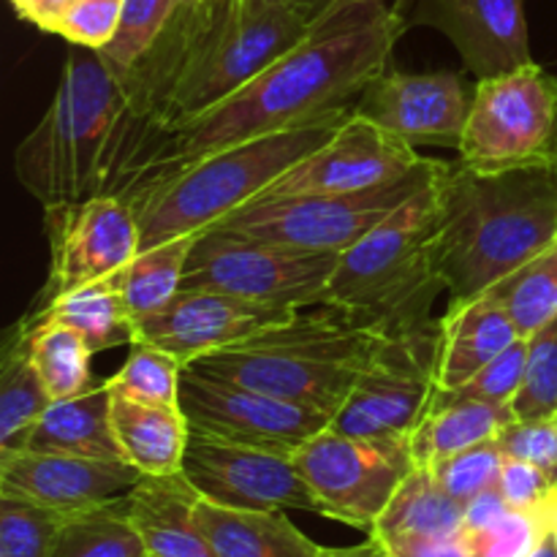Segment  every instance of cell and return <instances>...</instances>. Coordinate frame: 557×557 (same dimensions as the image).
<instances>
[{"label":"cell","mask_w":557,"mask_h":557,"mask_svg":"<svg viewBox=\"0 0 557 557\" xmlns=\"http://www.w3.org/2000/svg\"><path fill=\"white\" fill-rule=\"evenodd\" d=\"M406 30L403 16L386 0L341 5L243 90L172 128L166 156L147 185L223 147L297 128L337 109H354L364 87L389 69Z\"/></svg>","instance_id":"1"},{"label":"cell","mask_w":557,"mask_h":557,"mask_svg":"<svg viewBox=\"0 0 557 557\" xmlns=\"http://www.w3.org/2000/svg\"><path fill=\"white\" fill-rule=\"evenodd\" d=\"M172 131L139 109L96 49L65 58L41 123L16 145L14 172L44 207L98 196L131 201L161 166Z\"/></svg>","instance_id":"2"},{"label":"cell","mask_w":557,"mask_h":557,"mask_svg":"<svg viewBox=\"0 0 557 557\" xmlns=\"http://www.w3.org/2000/svg\"><path fill=\"white\" fill-rule=\"evenodd\" d=\"M315 20L250 0H183L141 63L120 79L169 131L210 112L297 47Z\"/></svg>","instance_id":"3"},{"label":"cell","mask_w":557,"mask_h":557,"mask_svg":"<svg viewBox=\"0 0 557 557\" xmlns=\"http://www.w3.org/2000/svg\"><path fill=\"white\" fill-rule=\"evenodd\" d=\"M557 239V161L504 174L451 163L444 177L438 264L449 299H471Z\"/></svg>","instance_id":"4"},{"label":"cell","mask_w":557,"mask_h":557,"mask_svg":"<svg viewBox=\"0 0 557 557\" xmlns=\"http://www.w3.org/2000/svg\"><path fill=\"white\" fill-rule=\"evenodd\" d=\"M446 161L411 199L357 245L337 256L326 305L357 324L397 337L433 326V305L446 281L438 264Z\"/></svg>","instance_id":"5"},{"label":"cell","mask_w":557,"mask_h":557,"mask_svg":"<svg viewBox=\"0 0 557 557\" xmlns=\"http://www.w3.org/2000/svg\"><path fill=\"white\" fill-rule=\"evenodd\" d=\"M384 343L379 330L313 305L185 368L335 417Z\"/></svg>","instance_id":"6"},{"label":"cell","mask_w":557,"mask_h":557,"mask_svg":"<svg viewBox=\"0 0 557 557\" xmlns=\"http://www.w3.org/2000/svg\"><path fill=\"white\" fill-rule=\"evenodd\" d=\"M348 114L351 109H337L297 128L223 147L147 185L128 201L139 218L141 250L207 232L259 199L277 177L326 145Z\"/></svg>","instance_id":"7"},{"label":"cell","mask_w":557,"mask_h":557,"mask_svg":"<svg viewBox=\"0 0 557 557\" xmlns=\"http://www.w3.org/2000/svg\"><path fill=\"white\" fill-rule=\"evenodd\" d=\"M555 161L557 76L531 60L476 79L457 163L476 174H504Z\"/></svg>","instance_id":"8"},{"label":"cell","mask_w":557,"mask_h":557,"mask_svg":"<svg viewBox=\"0 0 557 557\" xmlns=\"http://www.w3.org/2000/svg\"><path fill=\"white\" fill-rule=\"evenodd\" d=\"M444 163L428 158L406 177L357 194L259 196L215 226L264 243L341 256L411 199Z\"/></svg>","instance_id":"9"},{"label":"cell","mask_w":557,"mask_h":557,"mask_svg":"<svg viewBox=\"0 0 557 557\" xmlns=\"http://www.w3.org/2000/svg\"><path fill=\"white\" fill-rule=\"evenodd\" d=\"M337 253L288 248L212 226L199 234L180 292H221L272 308L326 305Z\"/></svg>","instance_id":"10"},{"label":"cell","mask_w":557,"mask_h":557,"mask_svg":"<svg viewBox=\"0 0 557 557\" xmlns=\"http://www.w3.org/2000/svg\"><path fill=\"white\" fill-rule=\"evenodd\" d=\"M321 506V517L370 536L408 473L417 468L411 438H359L326 428L294 451Z\"/></svg>","instance_id":"11"},{"label":"cell","mask_w":557,"mask_h":557,"mask_svg":"<svg viewBox=\"0 0 557 557\" xmlns=\"http://www.w3.org/2000/svg\"><path fill=\"white\" fill-rule=\"evenodd\" d=\"M438 321L386 337L330 428L359 438H411L438 397Z\"/></svg>","instance_id":"12"},{"label":"cell","mask_w":557,"mask_h":557,"mask_svg":"<svg viewBox=\"0 0 557 557\" xmlns=\"http://www.w3.org/2000/svg\"><path fill=\"white\" fill-rule=\"evenodd\" d=\"M183 476L201 498L226 509H299L321 515L319 500L294 466V457L234 444L199 430L188 435Z\"/></svg>","instance_id":"13"},{"label":"cell","mask_w":557,"mask_h":557,"mask_svg":"<svg viewBox=\"0 0 557 557\" xmlns=\"http://www.w3.org/2000/svg\"><path fill=\"white\" fill-rule=\"evenodd\" d=\"M44 226L52 259L47 283L33 299L36 305L112 277L141 250L139 218L117 196L44 207Z\"/></svg>","instance_id":"14"},{"label":"cell","mask_w":557,"mask_h":557,"mask_svg":"<svg viewBox=\"0 0 557 557\" xmlns=\"http://www.w3.org/2000/svg\"><path fill=\"white\" fill-rule=\"evenodd\" d=\"M180 411L190 430L288 457L332 422V417L315 408L207 379L188 368L180 381Z\"/></svg>","instance_id":"15"},{"label":"cell","mask_w":557,"mask_h":557,"mask_svg":"<svg viewBox=\"0 0 557 557\" xmlns=\"http://www.w3.org/2000/svg\"><path fill=\"white\" fill-rule=\"evenodd\" d=\"M424 161L428 156L417 147L351 109L326 145L288 169L261 196L357 194L406 177Z\"/></svg>","instance_id":"16"},{"label":"cell","mask_w":557,"mask_h":557,"mask_svg":"<svg viewBox=\"0 0 557 557\" xmlns=\"http://www.w3.org/2000/svg\"><path fill=\"white\" fill-rule=\"evenodd\" d=\"M471 103L473 90H468L466 79L455 71L406 74L389 65L354 101V112L411 147L435 145L457 150Z\"/></svg>","instance_id":"17"},{"label":"cell","mask_w":557,"mask_h":557,"mask_svg":"<svg viewBox=\"0 0 557 557\" xmlns=\"http://www.w3.org/2000/svg\"><path fill=\"white\" fill-rule=\"evenodd\" d=\"M406 27L444 33L476 79L531 63L525 0H395Z\"/></svg>","instance_id":"18"},{"label":"cell","mask_w":557,"mask_h":557,"mask_svg":"<svg viewBox=\"0 0 557 557\" xmlns=\"http://www.w3.org/2000/svg\"><path fill=\"white\" fill-rule=\"evenodd\" d=\"M297 310L272 308L221 292H177L166 308L136 324V343L174 354L183 364L243 343L288 321Z\"/></svg>","instance_id":"19"},{"label":"cell","mask_w":557,"mask_h":557,"mask_svg":"<svg viewBox=\"0 0 557 557\" xmlns=\"http://www.w3.org/2000/svg\"><path fill=\"white\" fill-rule=\"evenodd\" d=\"M145 476L125 460L0 449V498L58 511H82L123 498Z\"/></svg>","instance_id":"20"},{"label":"cell","mask_w":557,"mask_h":557,"mask_svg":"<svg viewBox=\"0 0 557 557\" xmlns=\"http://www.w3.org/2000/svg\"><path fill=\"white\" fill-rule=\"evenodd\" d=\"M520 337L515 321L490 294L449 299L446 313L438 319V395L460 392Z\"/></svg>","instance_id":"21"},{"label":"cell","mask_w":557,"mask_h":557,"mask_svg":"<svg viewBox=\"0 0 557 557\" xmlns=\"http://www.w3.org/2000/svg\"><path fill=\"white\" fill-rule=\"evenodd\" d=\"M201 495L180 473L141 476L125 495L128 517L150 557H215L196 520Z\"/></svg>","instance_id":"22"},{"label":"cell","mask_w":557,"mask_h":557,"mask_svg":"<svg viewBox=\"0 0 557 557\" xmlns=\"http://www.w3.org/2000/svg\"><path fill=\"white\" fill-rule=\"evenodd\" d=\"M196 520L215 557H321L324 547L305 536L286 511L226 509L199 498Z\"/></svg>","instance_id":"23"},{"label":"cell","mask_w":557,"mask_h":557,"mask_svg":"<svg viewBox=\"0 0 557 557\" xmlns=\"http://www.w3.org/2000/svg\"><path fill=\"white\" fill-rule=\"evenodd\" d=\"M109 406H112L109 379H101L82 395L52 400V406L30 430L25 449L96 457V460H123L114 441Z\"/></svg>","instance_id":"24"},{"label":"cell","mask_w":557,"mask_h":557,"mask_svg":"<svg viewBox=\"0 0 557 557\" xmlns=\"http://www.w3.org/2000/svg\"><path fill=\"white\" fill-rule=\"evenodd\" d=\"M109 413L114 441L125 462L139 468L145 476H169L183 471L190 424L180 408L150 406L112 392Z\"/></svg>","instance_id":"25"},{"label":"cell","mask_w":557,"mask_h":557,"mask_svg":"<svg viewBox=\"0 0 557 557\" xmlns=\"http://www.w3.org/2000/svg\"><path fill=\"white\" fill-rule=\"evenodd\" d=\"M515 419L511 406L468 395H438L411 435L413 460L417 466H433L468 446L498 438L500 430Z\"/></svg>","instance_id":"26"},{"label":"cell","mask_w":557,"mask_h":557,"mask_svg":"<svg viewBox=\"0 0 557 557\" xmlns=\"http://www.w3.org/2000/svg\"><path fill=\"white\" fill-rule=\"evenodd\" d=\"M25 319L58 321V324L71 326L85 337L92 354L136 343V321L125 305L123 294H120L114 275L87 283V286L74 288L69 294H60L44 305L33 302Z\"/></svg>","instance_id":"27"},{"label":"cell","mask_w":557,"mask_h":557,"mask_svg":"<svg viewBox=\"0 0 557 557\" xmlns=\"http://www.w3.org/2000/svg\"><path fill=\"white\" fill-rule=\"evenodd\" d=\"M25 321H16L3 335L0 354V449H25L30 430L41 413L52 406V395L44 386L30 359Z\"/></svg>","instance_id":"28"},{"label":"cell","mask_w":557,"mask_h":557,"mask_svg":"<svg viewBox=\"0 0 557 557\" xmlns=\"http://www.w3.org/2000/svg\"><path fill=\"white\" fill-rule=\"evenodd\" d=\"M466 504L451 498L428 466H417L389 500L370 536H462Z\"/></svg>","instance_id":"29"},{"label":"cell","mask_w":557,"mask_h":557,"mask_svg":"<svg viewBox=\"0 0 557 557\" xmlns=\"http://www.w3.org/2000/svg\"><path fill=\"white\" fill-rule=\"evenodd\" d=\"M196 239L199 234L152 245V248L139 250L123 270L114 272V281L136 324L172 302L174 294L183 286L185 264H188Z\"/></svg>","instance_id":"30"},{"label":"cell","mask_w":557,"mask_h":557,"mask_svg":"<svg viewBox=\"0 0 557 557\" xmlns=\"http://www.w3.org/2000/svg\"><path fill=\"white\" fill-rule=\"evenodd\" d=\"M22 321L30 332V359L52 400L82 395L101 381L92 373V351L79 332L58 321H27L25 315Z\"/></svg>","instance_id":"31"},{"label":"cell","mask_w":557,"mask_h":557,"mask_svg":"<svg viewBox=\"0 0 557 557\" xmlns=\"http://www.w3.org/2000/svg\"><path fill=\"white\" fill-rule=\"evenodd\" d=\"M52 557H147L145 542L128 517L125 495L92 509L71 511Z\"/></svg>","instance_id":"32"},{"label":"cell","mask_w":557,"mask_h":557,"mask_svg":"<svg viewBox=\"0 0 557 557\" xmlns=\"http://www.w3.org/2000/svg\"><path fill=\"white\" fill-rule=\"evenodd\" d=\"M482 294H490L509 313L522 337L553 324L557 321V239Z\"/></svg>","instance_id":"33"},{"label":"cell","mask_w":557,"mask_h":557,"mask_svg":"<svg viewBox=\"0 0 557 557\" xmlns=\"http://www.w3.org/2000/svg\"><path fill=\"white\" fill-rule=\"evenodd\" d=\"M180 3L183 0H123L117 33L107 47L96 49L103 65L117 79H125L161 38Z\"/></svg>","instance_id":"34"},{"label":"cell","mask_w":557,"mask_h":557,"mask_svg":"<svg viewBox=\"0 0 557 557\" xmlns=\"http://www.w3.org/2000/svg\"><path fill=\"white\" fill-rule=\"evenodd\" d=\"M183 370L185 364L174 354L150 346V343H134L123 368L109 375V386L114 395L131 397V400L180 408Z\"/></svg>","instance_id":"35"},{"label":"cell","mask_w":557,"mask_h":557,"mask_svg":"<svg viewBox=\"0 0 557 557\" xmlns=\"http://www.w3.org/2000/svg\"><path fill=\"white\" fill-rule=\"evenodd\" d=\"M71 511L0 498V557H52L54 542Z\"/></svg>","instance_id":"36"},{"label":"cell","mask_w":557,"mask_h":557,"mask_svg":"<svg viewBox=\"0 0 557 557\" xmlns=\"http://www.w3.org/2000/svg\"><path fill=\"white\" fill-rule=\"evenodd\" d=\"M553 504L509 509L493 525L466 533L471 557H531L553 533Z\"/></svg>","instance_id":"37"},{"label":"cell","mask_w":557,"mask_h":557,"mask_svg":"<svg viewBox=\"0 0 557 557\" xmlns=\"http://www.w3.org/2000/svg\"><path fill=\"white\" fill-rule=\"evenodd\" d=\"M506 455L500 451L498 441H484V444L468 446L457 455L444 457V460L428 466L433 471L435 482L446 490L455 500L468 504L476 495L498 487L500 468H504Z\"/></svg>","instance_id":"38"},{"label":"cell","mask_w":557,"mask_h":557,"mask_svg":"<svg viewBox=\"0 0 557 557\" xmlns=\"http://www.w3.org/2000/svg\"><path fill=\"white\" fill-rule=\"evenodd\" d=\"M511 411L517 419L557 413V321L528 337L525 381Z\"/></svg>","instance_id":"39"},{"label":"cell","mask_w":557,"mask_h":557,"mask_svg":"<svg viewBox=\"0 0 557 557\" xmlns=\"http://www.w3.org/2000/svg\"><path fill=\"white\" fill-rule=\"evenodd\" d=\"M495 441L506 457L531 462L557 482V413L515 419L500 430Z\"/></svg>","instance_id":"40"},{"label":"cell","mask_w":557,"mask_h":557,"mask_svg":"<svg viewBox=\"0 0 557 557\" xmlns=\"http://www.w3.org/2000/svg\"><path fill=\"white\" fill-rule=\"evenodd\" d=\"M123 14V0H71L54 36L87 49H103L114 38Z\"/></svg>","instance_id":"41"},{"label":"cell","mask_w":557,"mask_h":557,"mask_svg":"<svg viewBox=\"0 0 557 557\" xmlns=\"http://www.w3.org/2000/svg\"><path fill=\"white\" fill-rule=\"evenodd\" d=\"M525 368H528V337H520L517 343H511L504 354L493 359L482 373L473 381H468L460 392L455 395H468L479 397V400L500 403V406H511L517 400L522 389V381H525Z\"/></svg>","instance_id":"42"},{"label":"cell","mask_w":557,"mask_h":557,"mask_svg":"<svg viewBox=\"0 0 557 557\" xmlns=\"http://www.w3.org/2000/svg\"><path fill=\"white\" fill-rule=\"evenodd\" d=\"M498 490L511 509H539V506H549L557 498L555 479H549L542 468L511 460V457H506L504 468H500Z\"/></svg>","instance_id":"43"},{"label":"cell","mask_w":557,"mask_h":557,"mask_svg":"<svg viewBox=\"0 0 557 557\" xmlns=\"http://www.w3.org/2000/svg\"><path fill=\"white\" fill-rule=\"evenodd\" d=\"M389 557H471L462 536H373Z\"/></svg>","instance_id":"44"},{"label":"cell","mask_w":557,"mask_h":557,"mask_svg":"<svg viewBox=\"0 0 557 557\" xmlns=\"http://www.w3.org/2000/svg\"><path fill=\"white\" fill-rule=\"evenodd\" d=\"M509 509L511 506L506 504V498L500 495L498 487L476 495V498H471L466 504V533L482 531V528L493 525V522L500 520Z\"/></svg>","instance_id":"45"},{"label":"cell","mask_w":557,"mask_h":557,"mask_svg":"<svg viewBox=\"0 0 557 557\" xmlns=\"http://www.w3.org/2000/svg\"><path fill=\"white\" fill-rule=\"evenodd\" d=\"M69 3L71 0H11L16 14L33 22L44 33H58V22L63 11L69 9Z\"/></svg>","instance_id":"46"},{"label":"cell","mask_w":557,"mask_h":557,"mask_svg":"<svg viewBox=\"0 0 557 557\" xmlns=\"http://www.w3.org/2000/svg\"><path fill=\"white\" fill-rule=\"evenodd\" d=\"M250 3H261V5H286V9H297L302 14H308L310 20H324L326 14H332L341 5L351 3V0H250Z\"/></svg>","instance_id":"47"},{"label":"cell","mask_w":557,"mask_h":557,"mask_svg":"<svg viewBox=\"0 0 557 557\" xmlns=\"http://www.w3.org/2000/svg\"><path fill=\"white\" fill-rule=\"evenodd\" d=\"M321 557H389L386 549L381 547L379 539L368 536L362 544H354V547H324Z\"/></svg>","instance_id":"48"},{"label":"cell","mask_w":557,"mask_h":557,"mask_svg":"<svg viewBox=\"0 0 557 557\" xmlns=\"http://www.w3.org/2000/svg\"><path fill=\"white\" fill-rule=\"evenodd\" d=\"M531 557H557V547H555V539H553V533H549V536L544 539V544H542V547H539L536 553H533Z\"/></svg>","instance_id":"49"},{"label":"cell","mask_w":557,"mask_h":557,"mask_svg":"<svg viewBox=\"0 0 557 557\" xmlns=\"http://www.w3.org/2000/svg\"><path fill=\"white\" fill-rule=\"evenodd\" d=\"M553 539H555V547H557V498L553 504Z\"/></svg>","instance_id":"50"},{"label":"cell","mask_w":557,"mask_h":557,"mask_svg":"<svg viewBox=\"0 0 557 557\" xmlns=\"http://www.w3.org/2000/svg\"><path fill=\"white\" fill-rule=\"evenodd\" d=\"M147 557H150V555H147Z\"/></svg>","instance_id":"51"},{"label":"cell","mask_w":557,"mask_h":557,"mask_svg":"<svg viewBox=\"0 0 557 557\" xmlns=\"http://www.w3.org/2000/svg\"><path fill=\"white\" fill-rule=\"evenodd\" d=\"M351 3H354V0H351Z\"/></svg>","instance_id":"52"}]
</instances>
